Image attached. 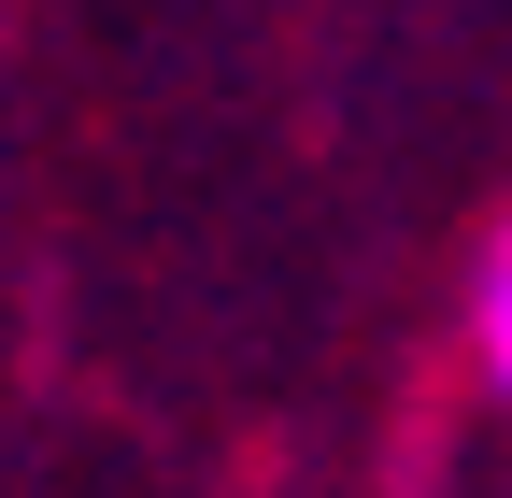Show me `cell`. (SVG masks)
<instances>
[{
    "label": "cell",
    "instance_id": "6da1fadb",
    "mask_svg": "<svg viewBox=\"0 0 512 498\" xmlns=\"http://www.w3.org/2000/svg\"><path fill=\"white\" fill-rule=\"evenodd\" d=\"M470 342H484V385L512 399V228L484 242V285H470Z\"/></svg>",
    "mask_w": 512,
    "mask_h": 498
}]
</instances>
